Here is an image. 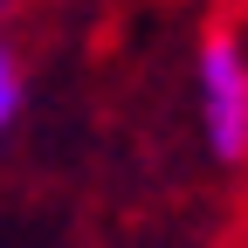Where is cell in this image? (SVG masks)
I'll return each mask as SVG.
<instances>
[{
	"instance_id": "obj_1",
	"label": "cell",
	"mask_w": 248,
	"mask_h": 248,
	"mask_svg": "<svg viewBox=\"0 0 248 248\" xmlns=\"http://www.w3.org/2000/svg\"><path fill=\"white\" fill-rule=\"evenodd\" d=\"M193 117L214 166H248V42L234 28H207L193 55Z\"/></svg>"
},
{
	"instance_id": "obj_2",
	"label": "cell",
	"mask_w": 248,
	"mask_h": 248,
	"mask_svg": "<svg viewBox=\"0 0 248 248\" xmlns=\"http://www.w3.org/2000/svg\"><path fill=\"white\" fill-rule=\"evenodd\" d=\"M21 110H28V69H21V48L0 35V138L21 124Z\"/></svg>"
}]
</instances>
